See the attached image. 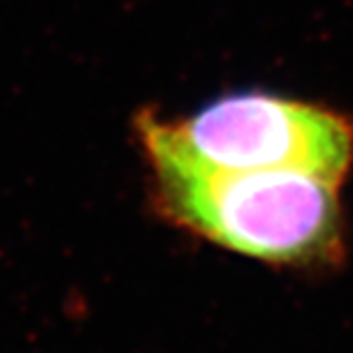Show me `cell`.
I'll use <instances>...</instances> for the list:
<instances>
[{"mask_svg": "<svg viewBox=\"0 0 353 353\" xmlns=\"http://www.w3.org/2000/svg\"><path fill=\"white\" fill-rule=\"evenodd\" d=\"M151 168L149 198L174 228L281 268H332L345 260L341 188L292 170H219L172 147L154 113L137 117Z\"/></svg>", "mask_w": 353, "mask_h": 353, "instance_id": "cell-1", "label": "cell"}, {"mask_svg": "<svg viewBox=\"0 0 353 353\" xmlns=\"http://www.w3.org/2000/svg\"><path fill=\"white\" fill-rule=\"evenodd\" d=\"M154 123L181 154L219 170H292L343 185L353 168V119L305 100L239 92Z\"/></svg>", "mask_w": 353, "mask_h": 353, "instance_id": "cell-2", "label": "cell"}]
</instances>
